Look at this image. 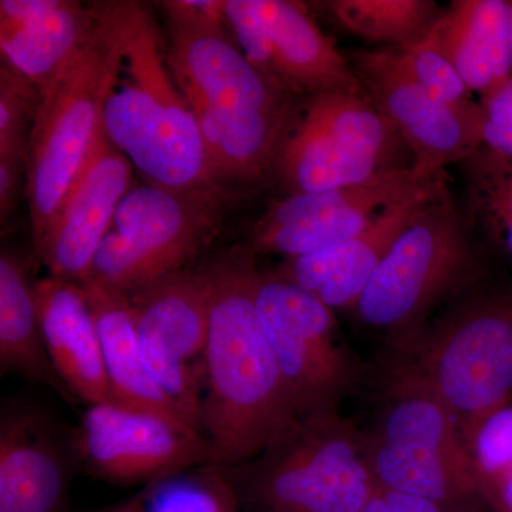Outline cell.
Here are the masks:
<instances>
[{
    "instance_id": "cell-28",
    "label": "cell",
    "mask_w": 512,
    "mask_h": 512,
    "mask_svg": "<svg viewBox=\"0 0 512 512\" xmlns=\"http://www.w3.org/2000/svg\"><path fill=\"white\" fill-rule=\"evenodd\" d=\"M138 512H242L221 467L204 466L143 488Z\"/></svg>"
},
{
    "instance_id": "cell-3",
    "label": "cell",
    "mask_w": 512,
    "mask_h": 512,
    "mask_svg": "<svg viewBox=\"0 0 512 512\" xmlns=\"http://www.w3.org/2000/svg\"><path fill=\"white\" fill-rule=\"evenodd\" d=\"M384 367L382 400L362 431L376 483L460 507L485 508L454 414L402 350Z\"/></svg>"
},
{
    "instance_id": "cell-34",
    "label": "cell",
    "mask_w": 512,
    "mask_h": 512,
    "mask_svg": "<svg viewBox=\"0 0 512 512\" xmlns=\"http://www.w3.org/2000/svg\"><path fill=\"white\" fill-rule=\"evenodd\" d=\"M26 178V165L0 160V218L5 222L12 212L20 180Z\"/></svg>"
},
{
    "instance_id": "cell-8",
    "label": "cell",
    "mask_w": 512,
    "mask_h": 512,
    "mask_svg": "<svg viewBox=\"0 0 512 512\" xmlns=\"http://www.w3.org/2000/svg\"><path fill=\"white\" fill-rule=\"evenodd\" d=\"M402 137L367 96L323 93L295 114L274 171L295 192L367 183L394 168Z\"/></svg>"
},
{
    "instance_id": "cell-10",
    "label": "cell",
    "mask_w": 512,
    "mask_h": 512,
    "mask_svg": "<svg viewBox=\"0 0 512 512\" xmlns=\"http://www.w3.org/2000/svg\"><path fill=\"white\" fill-rule=\"evenodd\" d=\"M255 296L299 417L339 412L362 372L339 342L335 311L275 272L259 274Z\"/></svg>"
},
{
    "instance_id": "cell-14",
    "label": "cell",
    "mask_w": 512,
    "mask_h": 512,
    "mask_svg": "<svg viewBox=\"0 0 512 512\" xmlns=\"http://www.w3.org/2000/svg\"><path fill=\"white\" fill-rule=\"evenodd\" d=\"M348 60L367 97L412 151V167L420 178L439 177L444 167L467 160L483 147L480 101L450 106L436 99L407 77L392 49L357 50Z\"/></svg>"
},
{
    "instance_id": "cell-22",
    "label": "cell",
    "mask_w": 512,
    "mask_h": 512,
    "mask_svg": "<svg viewBox=\"0 0 512 512\" xmlns=\"http://www.w3.org/2000/svg\"><path fill=\"white\" fill-rule=\"evenodd\" d=\"M429 39L480 99L512 79V0H457Z\"/></svg>"
},
{
    "instance_id": "cell-11",
    "label": "cell",
    "mask_w": 512,
    "mask_h": 512,
    "mask_svg": "<svg viewBox=\"0 0 512 512\" xmlns=\"http://www.w3.org/2000/svg\"><path fill=\"white\" fill-rule=\"evenodd\" d=\"M225 23L258 72L291 96L323 93L367 96L332 40L299 3L224 0Z\"/></svg>"
},
{
    "instance_id": "cell-15",
    "label": "cell",
    "mask_w": 512,
    "mask_h": 512,
    "mask_svg": "<svg viewBox=\"0 0 512 512\" xmlns=\"http://www.w3.org/2000/svg\"><path fill=\"white\" fill-rule=\"evenodd\" d=\"M426 181L407 165L352 187L289 194L256 222L248 247L255 254H278L285 259L335 247L360 234L390 205Z\"/></svg>"
},
{
    "instance_id": "cell-12",
    "label": "cell",
    "mask_w": 512,
    "mask_h": 512,
    "mask_svg": "<svg viewBox=\"0 0 512 512\" xmlns=\"http://www.w3.org/2000/svg\"><path fill=\"white\" fill-rule=\"evenodd\" d=\"M77 466L114 485L158 483L210 466L201 431L161 414L107 402L87 406L73 430Z\"/></svg>"
},
{
    "instance_id": "cell-29",
    "label": "cell",
    "mask_w": 512,
    "mask_h": 512,
    "mask_svg": "<svg viewBox=\"0 0 512 512\" xmlns=\"http://www.w3.org/2000/svg\"><path fill=\"white\" fill-rule=\"evenodd\" d=\"M40 90L22 74L0 66V160L26 165Z\"/></svg>"
},
{
    "instance_id": "cell-16",
    "label": "cell",
    "mask_w": 512,
    "mask_h": 512,
    "mask_svg": "<svg viewBox=\"0 0 512 512\" xmlns=\"http://www.w3.org/2000/svg\"><path fill=\"white\" fill-rule=\"evenodd\" d=\"M133 164L103 130L45 235L35 245L50 276L83 285L117 208L131 190Z\"/></svg>"
},
{
    "instance_id": "cell-27",
    "label": "cell",
    "mask_w": 512,
    "mask_h": 512,
    "mask_svg": "<svg viewBox=\"0 0 512 512\" xmlns=\"http://www.w3.org/2000/svg\"><path fill=\"white\" fill-rule=\"evenodd\" d=\"M466 165L468 194L495 244L512 258V160L480 147Z\"/></svg>"
},
{
    "instance_id": "cell-26",
    "label": "cell",
    "mask_w": 512,
    "mask_h": 512,
    "mask_svg": "<svg viewBox=\"0 0 512 512\" xmlns=\"http://www.w3.org/2000/svg\"><path fill=\"white\" fill-rule=\"evenodd\" d=\"M326 6L353 35L397 49L426 39L443 12L430 0H332Z\"/></svg>"
},
{
    "instance_id": "cell-2",
    "label": "cell",
    "mask_w": 512,
    "mask_h": 512,
    "mask_svg": "<svg viewBox=\"0 0 512 512\" xmlns=\"http://www.w3.org/2000/svg\"><path fill=\"white\" fill-rule=\"evenodd\" d=\"M119 64L103 109V130L148 184L217 194L197 120L164 52L153 13L134 0L93 2Z\"/></svg>"
},
{
    "instance_id": "cell-25",
    "label": "cell",
    "mask_w": 512,
    "mask_h": 512,
    "mask_svg": "<svg viewBox=\"0 0 512 512\" xmlns=\"http://www.w3.org/2000/svg\"><path fill=\"white\" fill-rule=\"evenodd\" d=\"M33 284L25 264L3 249L0 256V372L45 384L66 402H76L47 355Z\"/></svg>"
},
{
    "instance_id": "cell-19",
    "label": "cell",
    "mask_w": 512,
    "mask_h": 512,
    "mask_svg": "<svg viewBox=\"0 0 512 512\" xmlns=\"http://www.w3.org/2000/svg\"><path fill=\"white\" fill-rule=\"evenodd\" d=\"M167 63L177 82L221 109L291 116L293 96L255 69L227 33L168 29Z\"/></svg>"
},
{
    "instance_id": "cell-6",
    "label": "cell",
    "mask_w": 512,
    "mask_h": 512,
    "mask_svg": "<svg viewBox=\"0 0 512 512\" xmlns=\"http://www.w3.org/2000/svg\"><path fill=\"white\" fill-rule=\"evenodd\" d=\"M117 64L116 47L94 16L92 36L79 55L40 92L25 178L33 247L55 220L86 164Z\"/></svg>"
},
{
    "instance_id": "cell-21",
    "label": "cell",
    "mask_w": 512,
    "mask_h": 512,
    "mask_svg": "<svg viewBox=\"0 0 512 512\" xmlns=\"http://www.w3.org/2000/svg\"><path fill=\"white\" fill-rule=\"evenodd\" d=\"M47 355L77 402L110 400V384L96 322L83 286L47 276L33 284Z\"/></svg>"
},
{
    "instance_id": "cell-13",
    "label": "cell",
    "mask_w": 512,
    "mask_h": 512,
    "mask_svg": "<svg viewBox=\"0 0 512 512\" xmlns=\"http://www.w3.org/2000/svg\"><path fill=\"white\" fill-rule=\"evenodd\" d=\"M148 375L202 431L204 352L210 302L202 269H184L128 295Z\"/></svg>"
},
{
    "instance_id": "cell-32",
    "label": "cell",
    "mask_w": 512,
    "mask_h": 512,
    "mask_svg": "<svg viewBox=\"0 0 512 512\" xmlns=\"http://www.w3.org/2000/svg\"><path fill=\"white\" fill-rule=\"evenodd\" d=\"M160 5L168 29L227 33L224 0H167Z\"/></svg>"
},
{
    "instance_id": "cell-33",
    "label": "cell",
    "mask_w": 512,
    "mask_h": 512,
    "mask_svg": "<svg viewBox=\"0 0 512 512\" xmlns=\"http://www.w3.org/2000/svg\"><path fill=\"white\" fill-rule=\"evenodd\" d=\"M480 507L440 503L377 484L362 512H481Z\"/></svg>"
},
{
    "instance_id": "cell-17",
    "label": "cell",
    "mask_w": 512,
    "mask_h": 512,
    "mask_svg": "<svg viewBox=\"0 0 512 512\" xmlns=\"http://www.w3.org/2000/svg\"><path fill=\"white\" fill-rule=\"evenodd\" d=\"M76 466L73 431L32 404L2 407L0 512L66 511Z\"/></svg>"
},
{
    "instance_id": "cell-31",
    "label": "cell",
    "mask_w": 512,
    "mask_h": 512,
    "mask_svg": "<svg viewBox=\"0 0 512 512\" xmlns=\"http://www.w3.org/2000/svg\"><path fill=\"white\" fill-rule=\"evenodd\" d=\"M392 52L407 77L431 96L450 106H470L476 103L474 93L461 79L456 67L431 42L429 35L416 45L400 49L393 47Z\"/></svg>"
},
{
    "instance_id": "cell-9",
    "label": "cell",
    "mask_w": 512,
    "mask_h": 512,
    "mask_svg": "<svg viewBox=\"0 0 512 512\" xmlns=\"http://www.w3.org/2000/svg\"><path fill=\"white\" fill-rule=\"evenodd\" d=\"M217 194L138 185L117 208L94 256L90 279L133 295L188 264L210 239Z\"/></svg>"
},
{
    "instance_id": "cell-1",
    "label": "cell",
    "mask_w": 512,
    "mask_h": 512,
    "mask_svg": "<svg viewBox=\"0 0 512 512\" xmlns=\"http://www.w3.org/2000/svg\"><path fill=\"white\" fill-rule=\"evenodd\" d=\"M255 256L235 248L201 268L210 302L202 431L212 467L254 460L301 420L256 306Z\"/></svg>"
},
{
    "instance_id": "cell-20",
    "label": "cell",
    "mask_w": 512,
    "mask_h": 512,
    "mask_svg": "<svg viewBox=\"0 0 512 512\" xmlns=\"http://www.w3.org/2000/svg\"><path fill=\"white\" fill-rule=\"evenodd\" d=\"M93 29L90 5L72 0H2V63L43 92L76 59Z\"/></svg>"
},
{
    "instance_id": "cell-24",
    "label": "cell",
    "mask_w": 512,
    "mask_h": 512,
    "mask_svg": "<svg viewBox=\"0 0 512 512\" xmlns=\"http://www.w3.org/2000/svg\"><path fill=\"white\" fill-rule=\"evenodd\" d=\"M82 286L99 332L111 402L188 424L148 375L141 356L133 306L126 293L93 279Z\"/></svg>"
},
{
    "instance_id": "cell-36",
    "label": "cell",
    "mask_w": 512,
    "mask_h": 512,
    "mask_svg": "<svg viewBox=\"0 0 512 512\" xmlns=\"http://www.w3.org/2000/svg\"><path fill=\"white\" fill-rule=\"evenodd\" d=\"M141 501H143V490L138 491L133 497L127 498L123 503L110 507L109 510L101 512H138L140 510Z\"/></svg>"
},
{
    "instance_id": "cell-23",
    "label": "cell",
    "mask_w": 512,
    "mask_h": 512,
    "mask_svg": "<svg viewBox=\"0 0 512 512\" xmlns=\"http://www.w3.org/2000/svg\"><path fill=\"white\" fill-rule=\"evenodd\" d=\"M177 84L197 120L208 168L217 187L222 183H251L274 170L296 111L291 116H272L221 109L185 84Z\"/></svg>"
},
{
    "instance_id": "cell-30",
    "label": "cell",
    "mask_w": 512,
    "mask_h": 512,
    "mask_svg": "<svg viewBox=\"0 0 512 512\" xmlns=\"http://www.w3.org/2000/svg\"><path fill=\"white\" fill-rule=\"evenodd\" d=\"M481 488L512 470V399L460 430Z\"/></svg>"
},
{
    "instance_id": "cell-4",
    "label": "cell",
    "mask_w": 512,
    "mask_h": 512,
    "mask_svg": "<svg viewBox=\"0 0 512 512\" xmlns=\"http://www.w3.org/2000/svg\"><path fill=\"white\" fill-rule=\"evenodd\" d=\"M222 470L242 512H362L377 485L362 430L340 412L305 417L254 460Z\"/></svg>"
},
{
    "instance_id": "cell-35",
    "label": "cell",
    "mask_w": 512,
    "mask_h": 512,
    "mask_svg": "<svg viewBox=\"0 0 512 512\" xmlns=\"http://www.w3.org/2000/svg\"><path fill=\"white\" fill-rule=\"evenodd\" d=\"M481 497L494 512H512V470L485 484L481 488Z\"/></svg>"
},
{
    "instance_id": "cell-5",
    "label": "cell",
    "mask_w": 512,
    "mask_h": 512,
    "mask_svg": "<svg viewBox=\"0 0 512 512\" xmlns=\"http://www.w3.org/2000/svg\"><path fill=\"white\" fill-rule=\"evenodd\" d=\"M476 275V255L446 190L397 238L353 311L400 348L440 302L467 289Z\"/></svg>"
},
{
    "instance_id": "cell-7",
    "label": "cell",
    "mask_w": 512,
    "mask_h": 512,
    "mask_svg": "<svg viewBox=\"0 0 512 512\" xmlns=\"http://www.w3.org/2000/svg\"><path fill=\"white\" fill-rule=\"evenodd\" d=\"M429 380L458 429L512 399V295H480L400 348Z\"/></svg>"
},
{
    "instance_id": "cell-18",
    "label": "cell",
    "mask_w": 512,
    "mask_h": 512,
    "mask_svg": "<svg viewBox=\"0 0 512 512\" xmlns=\"http://www.w3.org/2000/svg\"><path fill=\"white\" fill-rule=\"evenodd\" d=\"M444 174L426 181L419 188L394 202L369 227L315 254L286 258L275 274L299 286L330 309H355L370 278L394 242L421 210L446 191Z\"/></svg>"
}]
</instances>
